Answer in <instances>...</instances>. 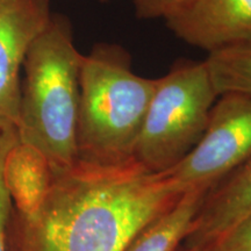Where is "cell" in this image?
<instances>
[{"instance_id": "6da1fadb", "label": "cell", "mask_w": 251, "mask_h": 251, "mask_svg": "<svg viewBox=\"0 0 251 251\" xmlns=\"http://www.w3.org/2000/svg\"><path fill=\"white\" fill-rule=\"evenodd\" d=\"M183 194L166 172L135 159L117 165L78 159L52 170L35 213L21 216L12 209L8 251H125Z\"/></svg>"}, {"instance_id": "7a4b0ae2", "label": "cell", "mask_w": 251, "mask_h": 251, "mask_svg": "<svg viewBox=\"0 0 251 251\" xmlns=\"http://www.w3.org/2000/svg\"><path fill=\"white\" fill-rule=\"evenodd\" d=\"M81 61L70 21L59 14H51L24 61L18 137L40 150L52 170L78 161Z\"/></svg>"}, {"instance_id": "3957f363", "label": "cell", "mask_w": 251, "mask_h": 251, "mask_svg": "<svg viewBox=\"0 0 251 251\" xmlns=\"http://www.w3.org/2000/svg\"><path fill=\"white\" fill-rule=\"evenodd\" d=\"M156 81L135 74L130 55L118 45L99 43L83 55L78 159L102 165L134 159Z\"/></svg>"}, {"instance_id": "277c9868", "label": "cell", "mask_w": 251, "mask_h": 251, "mask_svg": "<svg viewBox=\"0 0 251 251\" xmlns=\"http://www.w3.org/2000/svg\"><path fill=\"white\" fill-rule=\"evenodd\" d=\"M218 97L205 61L175 64L156 81L135 161L153 172H165L183 161L205 133Z\"/></svg>"}, {"instance_id": "5b68a950", "label": "cell", "mask_w": 251, "mask_h": 251, "mask_svg": "<svg viewBox=\"0 0 251 251\" xmlns=\"http://www.w3.org/2000/svg\"><path fill=\"white\" fill-rule=\"evenodd\" d=\"M251 157V97H218L205 133L192 151L165 171L181 193L207 191Z\"/></svg>"}, {"instance_id": "8992f818", "label": "cell", "mask_w": 251, "mask_h": 251, "mask_svg": "<svg viewBox=\"0 0 251 251\" xmlns=\"http://www.w3.org/2000/svg\"><path fill=\"white\" fill-rule=\"evenodd\" d=\"M50 0H0V130L18 129L21 68L27 50L49 23Z\"/></svg>"}, {"instance_id": "52a82bcc", "label": "cell", "mask_w": 251, "mask_h": 251, "mask_svg": "<svg viewBox=\"0 0 251 251\" xmlns=\"http://www.w3.org/2000/svg\"><path fill=\"white\" fill-rule=\"evenodd\" d=\"M166 26L178 39L209 54L251 40V0H193Z\"/></svg>"}, {"instance_id": "ba28073f", "label": "cell", "mask_w": 251, "mask_h": 251, "mask_svg": "<svg viewBox=\"0 0 251 251\" xmlns=\"http://www.w3.org/2000/svg\"><path fill=\"white\" fill-rule=\"evenodd\" d=\"M251 213V157L205 192L185 248H203Z\"/></svg>"}, {"instance_id": "9c48e42d", "label": "cell", "mask_w": 251, "mask_h": 251, "mask_svg": "<svg viewBox=\"0 0 251 251\" xmlns=\"http://www.w3.org/2000/svg\"><path fill=\"white\" fill-rule=\"evenodd\" d=\"M52 169L40 150L18 141L8 150L2 165V181L13 212L28 216L40 208L48 192Z\"/></svg>"}, {"instance_id": "30bf717a", "label": "cell", "mask_w": 251, "mask_h": 251, "mask_svg": "<svg viewBox=\"0 0 251 251\" xmlns=\"http://www.w3.org/2000/svg\"><path fill=\"white\" fill-rule=\"evenodd\" d=\"M205 192L184 193L168 212L143 228L125 251H177L192 228Z\"/></svg>"}, {"instance_id": "8fae6325", "label": "cell", "mask_w": 251, "mask_h": 251, "mask_svg": "<svg viewBox=\"0 0 251 251\" xmlns=\"http://www.w3.org/2000/svg\"><path fill=\"white\" fill-rule=\"evenodd\" d=\"M205 62L218 96L251 97V40L209 52Z\"/></svg>"}, {"instance_id": "7c38bea8", "label": "cell", "mask_w": 251, "mask_h": 251, "mask_svg": "<svg viewBox=\"0 0 251 251\" xmlns=\"http://www.w3.org/2000/svg\"><path fill=\"white\" fill-rule=\"evenodd\" d=\"M19 141L17 129L0 130V251H8L7 233L11 219L12 206L11 198L6 191L2 181V165L8 150Z\"/></svg>"}, {"instance_id": "4fadbf2b", "label": "cell", "mask_w": 251, "mask_h": 251, "mask_svg": "<svg viewBox=\"0 0 251 251\" xmlns=\"http://www.w3.org/2000/svg\"><path fill=\"white\" fill-rule=\"evenodd\" d=\"M202 249L205 251H251V213Z\"/></svg>"}, {"instance_id": "5bb4252c", "label": "cell", "mask_w": 251, "mask_h": 251, "mask_svg": "<svg viewBox=\"0 0 251 251\" xmlns=\"http://www.w3.org/2000/svg\"><path fill=\"white\" fill-rule=\"evenodd\" d=\"M193 0H133L140 19H169L179 14Z\"/></svg>"}, {"instance_id": "9a60e30c", "label": "cell", "mask_w": 251, "mask_h": 251, "mask_svg": "<svg viewBox=\"0 0 251 251\" xmlns=\"http://www.w3.org/2000/svg\"><path fill=\"white\" fill-rule=\"evenodd\" d=\"M179 251H205L202 249V248H185L184 249H181Z\"/></svg>"}, {"instance_id": "2e32d148", "label": "cell", "mask_w": 251, "mask_h": 251, "mask_svg": "<svg viewBox=\"0 0 251 251\" xmlns=\"http://www.w3.org/2000/svg\"><path fill=\"white\" fill-rule=\"evenodd\" d=\"M100 1H106V0H100Z\"/></svg>"}]
</instances>
